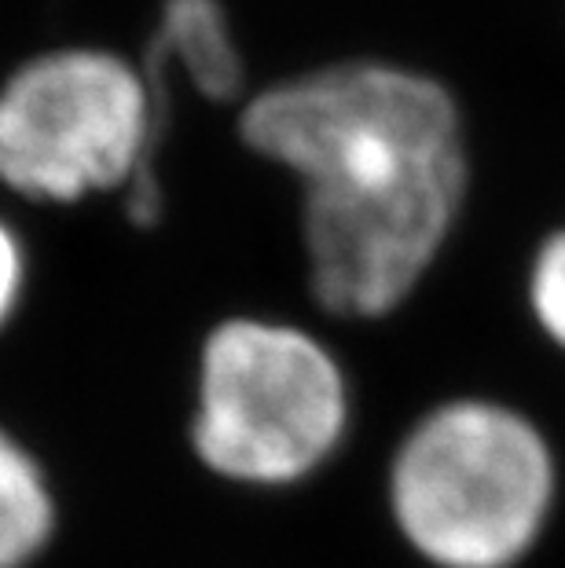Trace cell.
<instances>
[{
    "label": "cell",
    "instance_id": "obj_1",
    "mask_svg": "<svg viewBox=\"0 0 565 568\" xmlns=\"http://www.w3.org/2000/svg\"><path fill=\"white\" fill-rule=\"evenodd\" d=\"M235 136L297 187L316 331L393 316L463 221V106L412 63L349 55L283 74L243 103Z\"/></svg>",
    "mask_w": 565,
    "mask_h": 568
},
{
    "label": "cell",
    "instance_id": "obj_2",
    "mask_svg": "<svg viewBox=\"0 0 565 568\" xmlns=\"http://www.w3.org/2000/svg\"><path fill=\"white\" fill-rule=\"evenodd\" d=\"M353 426V374L316 326L228 312L202 331L184 433L210 480L254 495L297 491L339 463Z\"/></svg>",
    "mask_w": 565,
    "mask_h": 568
},
{
    "label": "cell",
    "instance_id": "obj_3",
    "mask_svg": "<svg viewBox=\"0 0 565 568\" xmlns=\"http://www.w3.org/2000/svg\"><path fill=\"white\" fill-rule=\"evenodd\" d=\"M562 499V458L525 407L463 393L426 407L386 463V514L426 568H522Z\"/></svg>",
    "mask_w": 565,
    "mask_h": 568
},
{
    "label": "cell",
    "instance_id": "obj_4",
    "mask_svg": "<svg viewBox=\"0 0 565 568\" xmlns=\"http://www.w3.org/2000/svg\"><path fill=\"white\" fill-rule=\"evenodd\" d=\"M165 100L100 48L33 59L0 89V180L27 199L74 202L125 187L137 227H159L170 191L159 173Z\"/></svg>",
    "mask_w": 565,
    "mask_h": 568
},
{
    "label": "cell",
    "instance_id": "obj_5",
    "mask_svg": "<svg viewBox=\"0 0 565 568\" xmlns=\"http://www.w3.org/2000/svg\"><path fill=\"white\" fill-rule=\"evenodd\" d=\"M56 506L41 466L0 429V568H22L52 536Z\"/></svg>",
    "mask_w": 565,
    "mask_h": 568
},
{
    "label": "cell",
    "instance_id": "obj_6",
    "mask_svg": "<svg viewBox=\"0 0 565 568\" xmlns=\"http://www.w3.org/2000/svg\"><path fill=\"white\" fill-rule=\"evenodd\" d=\"M525 308L536 334L565 356V224L539 239L525 272Z\"/></svg>",
    "mask_w": 565,
    "mask_h": 568
},
{
    "label": "cell",
    "instance_id": "obj_7",
    "mask_svg": "<svg viewBox=\"0 0 565 568\" xmlns=\"http://www.w3.org/2000/svg\"><path fill=\"white\" fill-rule=\"evenodd\" d=\"M22 290V250L16 243V235L0 224V326L11 316Z\"/></svg>",
    "mask_w": 565,
    "mask_h": 568
}]
</instances>
